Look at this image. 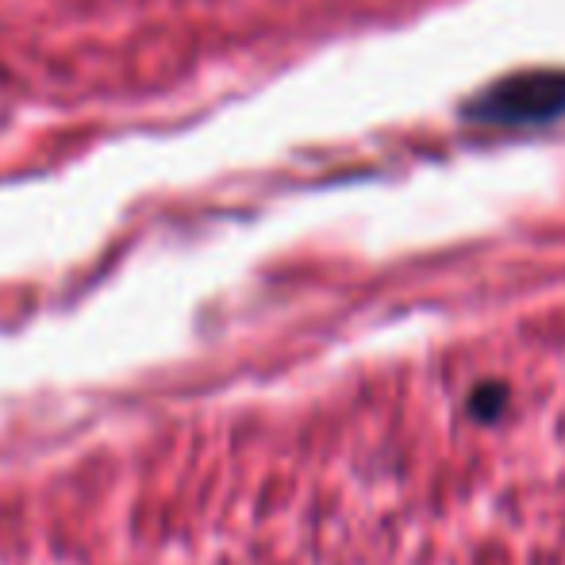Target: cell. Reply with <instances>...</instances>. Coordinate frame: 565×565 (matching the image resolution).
<instances>
[{
	"label": "cell",
	"mask_w": 565,
	"mask_h": 565,
	"mask_svg": "<svg viewBox=\"0 0 565 565\" xmlns=\"http://www.w3.org/2000/svg\"><path fill=\"white\" fill-rule=\"evenodd\" d=\"M504 401H508V388L500 385V381H484V385H477L473 396H469V412H473L477 419H492L504 408Z\"/></svg>",
	"instance_id": "obj_2"
},
{
	"label": "cell",
	"mask_w": 565,
	"mask_h": 565,
	"mask_svg": "<svg viewBox=\"0 0 565 565\" xmlns=\"http://www.w3.org/2000/svg\"><path fill=\"white\" fill-rule=\"evenodd\" d=\"M461 116L477 127H546L565 119V70L562 66H535L515 70L461 105Z\"/></svg>",
	"instance_id": "obj_1"
}]
</instances>
